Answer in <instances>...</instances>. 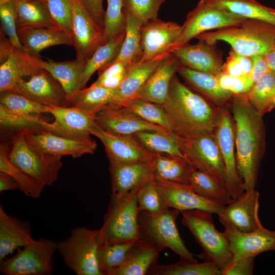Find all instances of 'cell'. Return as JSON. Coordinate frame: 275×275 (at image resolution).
I'll use <instances>...</instances> for the list:
<instances>
[{
    "label": "cell",
    "instance_id": "1",
    "mask_svg": "<svg viewBox=\"0 0 275 275\" xmlns=\"http://www.w3.org/2000/svg\"><path fill=\"white\" fill-rule=\"evenodd\" d=\"M234 122L236 165L245 190L255 188L265 149L262 116L246 94L233 95L230 102Z\"/></svg>",
    "mask_w": 275,
    "mask_h": 275
},
{
    "label": "cell",
    "instance_id": "2",
    "mask_svg": "<svg viewBox=\"0 0 275 275\" xmlns=\"http://www.w3.org/2000/svg\"><path fill=\"white\" fill-rule=\"evenodd\" d=\"M161 106L168 115L171 131L180 137L213 132L221 108L182 83L176 74Z\"/></svg>",
    "mask_w": 275,
    "mask_h": 275
},
{
    "label": "cell",
    "instance_id": "3",
    "mask_svg": "<svg viewBox=\"0 0 275 275\" xmlns=\"http://www.w3.org/2000/svg\"><path fill=\"white\" fill-rule=\"evenodd\" d=\"M196 38L211 44L225 42L232 50L241 55L265 54L275 42V25L258 19H245L234 25L202 33Z\"/></svg>",
    "mask_w": 275,
    "mask_h": 275
},
{
    "label": "cell",
    "instance_id": "4",
    "mask_svg": "<svg viewBox=\"0 0 275 275\" xmlns=\"http://www.w3.org/2000/svg\"><path fill=\"white\" fill-rule=\"evenodd\" d=\"M181 223L193 235L202 250L199 257L214 263L223 271L232 263L233 257L224 232L215 227L212 214L200 210L181 212Z\"/></svg>",
    "mask_w": 275,
    "mask_h": 275
},
{
    "label": "cell",
    "instance_id": "5",
    "mask_svg": "<svg viewBox=\"0 0 275 275\" xmlns=\"http://www.w3.org/2000/svg\"><path fill=\"white\" fill-rule=\"evenodd\" d=\"M101 245L98 229L77 227L68 237L57 242V252L75 274L102 275L98 262Z\"/></svg>",
    "mask_w": 275,
    "mask_h": 275
},
{
    "label": "cell",
    "instance_id": "6",
    "mask_svg": "<svg viewBox=\"0 0 275 275\" xmlns=\"http://www.w3.org/2000/svg\"><path fill=\"white\" fill-rule=\"evenodd\" d=\"M179 212L168 207L157 212H140L139 221L141 239L155 246L161 251L168 248L178 255L180 259L197 261L179 234L176 223Z\"/></svg>",
    "mask_w": 275,
    "mask_h": 275
},
{
    "label": "cell",
    "instance_id": "7",
    "mask_svg": "<svg viewBox=\"0 0 275 275\" xmlns=\"http://www.w3.org/2000/svg\"><path fill=\"white\" fill-rule=\"evenodd\" d=\"M8 158L43 187L52 185L57 180L63 165L61 158L48 155L36 148L24 131L13 135Z\"/></svg>",
    "mask_w": 275,
    "mask_h": 275
},
{
    "label": "cell",
    "instance_id": "8",
    "mask_svg": "<svg viewBox=\"0 0 275 275\" xmlns=\"http://www.w3.org/2000/svg\"><path fill=\"white\" fill-rule=\"evenodd\" d=\"M138 189L121 199L112 197L102 225L98 229L101 244L141 239Z\"/></svg>",
    "mask_w": 275,
    "mask_h": 275
},
{
    "label": "cell",
    "instance_id": "9",
    "mask_svg": "<svg viewBox=\"0 0 275 275\" xmlns=\"http://www.w3.org/2000/svg\"><path fill=\"white\" fill-rule=\"evenodd\" d=\"M15 255L0 262L5 275H49L53 270L57 242L44 238L34 239Z\"/></svg>",
    "mask_w": 275,
    "mask_h": 275
},
{
    "label": "cell",
    "instance_id": "10",
    "mask_svg": "<svg viewBox=\"0 0 275 275\" xmlns=\"http://www.w3.org/2000/svg\"><path fill=\"white\" fill-rule=\"evenodd\" d=\"M177 136L180 150L191 166L226 184L225 167L213 132Z\"/></svg>",
    "mask_w": 275,
    "mask_h": 275
},
{
    "label": "cell",
    "instance_id": "11",
    "mask_svg": "<svg viewBox=\"0 0 275 275\" xmlns=\"http://www.w3.org/2000/svg\"><path fill=\"white\" fill-rule=\"evenodd\" d=\"M246 18L234 15L206 0H200L187 15L182 34L174 48L184 45L207 31L238 24Z\"/></svg>",
    "mask_w": 275,
    "mask_h": 275
},
{
    "label": "cell",
    "instance_id": "12",
    "mask_svg": "<svg viewBox=\"0 0 275 275\" xmlns=\"http://www.w3.org/2000/svg\"><path fill=\"white\" fill-rule=\"evenodd\" d=\"M213 133L225 167L226 185L232 199H235L245 189L237 169L233 120L226 106L220 108Z\"/></svg>",
    "mask_w": 275,
    "mask_h": 275
},
{
    "label": "cell",
    "instance_id": "13",
    "mask_svg": "<svg viewBox=\"0 0 275 275\" xmlns=\"http://www.w3.org/2000/svg\"><path fill=\"white\" fill-rule=\"evenodd\" d=\"M71 39L76 59L87 62L105 42L103 27L94 19L81 0H72Z\"/></svg>",
    "mask_w": 275,
    "mask_h": 275
},
{
    "label": "cell",
    "instance_id": "14",
    "mask_svg": "<svg viewBox=\"0 0 275 275\" xmlns=\"http://www.w3.org/2000/svg\"><path fill=\"white\" fill-rule=\"evenodd\" d=\"M219 221L224 228L233 260L255 258L267 251H275V231L263 226L253 231H239L222 218Z\"/></svg>",
    "mask_w": 275,
    "mask_h": 275
},
{
    "label": "cell",
    "instance_id": "15",
    "mask_svg": "<svg viewBox=\"0 0 275 275\" xmlns=\"http://www.w3.org/2000/svg\"><path fill=\"white\" fill-rule=\"evenodd\" d=\"M182 25L158 18L143 23L141 28L142 56L145 61L171 53L182 32Z\"/></svg>",
    "mask_w": 275,
    "mask_h": 275
},
{
    "label": "cell",
    "instance_id": "16",
    "mask_svg": "<svg viewBox=\"0 0 275 275\" xmlns=\"http://www.w3.org/2000/svg\"><path fill=\"white\" fill-rule=\"evenodd\" d=\"M29 141L43 152L62 158L64 156L78 158L93 154L97 144L90 136L71 138L57 135L47 130L24 131Z\"/></svg>",
    "mask_w": 275,
    "mask_h": 275
},
{
    "label": "cell",
    "instance_id": "17",
    "mask_svg": "<svg viewBox=\"0 0 275 275\" xmlns=\"http://www.w3.org/2000/svg\"><path fill=\"white\" fill-rule=\"evenodd\" d=\"M91 135L98 139L104 147L109 161L119 164L149 162L152 152L147 150L133 135L114 134L96 123Z\"/></svg>",
    "mask_w": 275,
    "mask_h": 275
},
{
    "label": "cell",
    "instance_id": "18",
    "mask_svg": "<svg viewBox=\"0 0 275 275\" xmlns=\"http://www.w3.org/2000/svg\"><path fill=\"white\" fill-rule=\"evenodd\" d=\"M12 91L45 105L68 106L67 96L62 86L42 68L28 80H22Z\"/></svg>",
    "mask_w": 275,
    "mask_h": 275
},
{
    "label": "cell",
    "instance_id": "19",
    "mask_svg": "<svg viewBox=\"0 0 275 275\" xmlns=\"http://www.w3.org/2000/svg\"><path fill=\"white\" fill-rule=\"evenodd\" d=\"M157 183L166 206L180 212L200 210L219 215L226 206L201 197L188 184L169 182Z\"/></svg>",
    "mask_w": 275,
    "mask_h": 275
},
{
    "label": "cell",
    "instance_id": "20",
    "mask_svg": "<svg viewBox=\"0 0 275 275\" xmlns=\"http://www.w3.org/2000/svg\"><path fill=\"white\" fill-rule=\"evenodd\" d=\"M96 124L114 134L133 135L147 131H169L128 112L121 106L108 104L95 116Z\"/></svg>",
    "mask_w": 275,
    "mask_h": 275
},
{
    "label": "cell",
    "instance_id": "21",
    "mask_svg": "<svg viewBox=\"0 0 275 275\" xmlns=\"http://www.w3.org/2000/svg\"><path fill=\"white\" fill-rule=\"evenodd\" d=\"M215 44L204 41L195 44L186 43L172 49L171 53L180 63L191 69L217 76L223 72L222 55Z\"/></svg>",
    "mask_w": 275,
    "mask_h": 275
},
{
    "label": "cell",
    "instance_id": "22",
    "mask_svg": "<svg viewBox=\"0 0 275 275\" xmlns=\"http://www.w3.org/2000/svg\"><path fill=\"white\" fill-rule=\"evenodd\" d=\"M49 114L54 120L48 122L45 130L65 137H90V130L96 123L95 116L73 106H50Z\"/></svg>",
    "mask_w": 275,
    "mask_h": 275
},
{
    "label": "cell",
    "instance_id": "23",
    "mask_svg": "<svg viewBox=\"0 0 275 275\" xmlns=\"http://www.w3.org/2000/svg\"><path fill=\"white\" fill-rule=\"evenodd\" d=\"M259 199V193L255 188L245 190L241 196L226 205L218 217L239 231H253L262 226L258 215Z\"/></svg>",
    "mask_w": 275,
    "mask_h": 275
},
{
    "label": "cell",
    "instance_id": "24",
    "mask_svg": "<svg viewBox=\"0 0 275 275\" xmlns=\"http://www.w3.org/2000/svg\"><path fill=\"white\" fill-rule=\"evenodd\" d=\"M40 60L38 56L13 47L0 61V92L12 91L24 77L41 69Z\"/></svg>",
    "mask_w": 275,
    "mask_h": 275
},
{
    "label": "cell",
    "instance_id": "25",
    "mask_svg": "<svg viewBox=\"0 0 275 275\" xmlns=\"http://www.w3.org/2000/svg\"><path fill=\"white\" fill-rule=\"evenodd\" d=\"M112 197L121 199L154 178L149 162L119 164L109 161Z\"/></svg>",
    "mask_w": 275,
    "mask_h": 275
},
{
    "label": "cell",
    "instance_id": "26",
    "mask_svg": "<svg viewBox=\"0 0 275 275\" xmlns=\"http://www.w3.org/2000/svg\"><path fill=\"white\" fill-rule=\"evenodd\" d=\"M180 64L171 52L167 55L140 89L135 98L162 105L168 98L171 80L177 72Z\"/></svg>",
    "mask_w": 275,
    "mask_h": 275
},
{
    "label": "cell",
    "instance_id": "27",
    "mask_svg": "<svg viewBox=\"0 0 275 275\" xmlns=\"http://www.w3.org/2000/svg\"><path fill=\"white\" fill-rule=\"evenodd\" d=\"M34 239L28 222L7 214L0 206V262Z\"/></svg>",
    "mask_w": 275,
    "mask_h": 275
},
{
    "label": "cell",
    "instance_id": "28",
    "mask_svg": "<svg viewBox=\"0 0 275 275\" xmlns=\"http://www.w3.org/2000/svg\"><path fill=\"white\" fill-rule=\"evenodd\" d=\"M177 73L195 90L218 108L226 106L234 95L221 87L216 76L191 69L181 64Z\"/></svg>",
    "mask_w": 275,
    "mask_h": 275
},
{
    "label": "cell",
    "instance_id": "29",
    "mask_svg": "<svg viewBox=\"0 0 275 275\" xmlns=\"http://www.w3.org/2000/svg\"><path fill=\"white\" fill-rule=\"evenodd\" d=\"M168 54L145 61H138L130 65L122 84L109 104L120 106L126 101L135 98L148 78Z\"/></svg>",
    "mask_w": 275,
    "mask_h": 275
},
{
    "label": "cell",
    "instance_id": "30",
    "mask_svg": "<svg viewBox=\"0 0 275 275\" xmlns=\"http://www.w3.org/2000/svg\"><path fill=\"white\" fill-rule=\"evenodd\" d=\"M17 31L24 50L34 56L39 57L42 50L52 46L72 45L70 37L60 28H20Z\"/></svg>",
    "mask_w": 275,
    "mask_h": 275
},
{
    "label": "cell",
    "instance_id": "31",
    "mask_svg": "<svg viewBox=\"0 0 275 275\" xmlns=\"http://www.w3.org/2000/svg\"><path fill=\"white\" fill-rule=\"evenodd\" d=\"M160 252L155 246L140 239L130 249L122 264L108 275L147 274L157 263Z\"/></svg>",
    "mask_w": 275,
    "mask_h": 275
},
{
    "label": "cell",
    "instance_id": "32",
    "mask_svg": "<svg viewBox=\"0 0 275 275\" xmlns=\"http://www.w3.org/2000/svg\"><path fill=\"white\" fill-rule=\"evenodd\" d=\"M149 162L156 182L189 185V176L193 167L185 159L153 153Z\"/></svg>",
    "mask_w": 275,
    "mask_h": 275
},
{
    "label": "cell",
    "instance_id": "33",
    "mask_svg": "<svg viewBox=\"0 0 275 275\" xmlns=\"http://www.w3.org/2000/svg\"><path fill=\"white\" fill-rule=\"evenodd\" d=\"M86 62L79 59L56 62L41 59V67L48 71L64 89L67 98L81 89V76Z\"/></svg>",
    "mask_w": 275,
    "mask_h": 275
},
{
    "label": "cell",
    "instance_id": "34",
    "mask_svg": "<svg viewBox=\"0 0 275 275\" xmlns=\"http://www.w3.org/2000/svg\"><path fill=\"white\" fill-rule=\"evenodd\" d=\"M116 91L92 84L89 88L81 89L68 97V106L76 107L95 116L112 102Z\"/></svg>",
    "mask_w": 275,
    "mask_h": 275
},
{
    "label": "cell",
    "instance_id": "35",
    "mask_svg": "<svg viewBox=\"0 0 275 275\" xmlns=\"http://www.w3.org/2000/svg\"><path fill=\"white\" fill-rule=\"evenodd\" d=\"M13 1L15 6L17 29L58 27L42 0Z\"/></svg>",
    "mask_w": 275,
    "mask_h": 275
},
{
    "label": "cell",
    "instance_id": "36",
    "mask_svg": "<svg viewBox=\"0 0 275 275\" xmlns=\"http://www.w3.org/2000/svg\"><path fill=\"white\" fill-rule=\"evenodd\" d=\"M125 35L119 53L114 61H122L128 65L139 61L142 56L141 28L143 23L124 10Z\"/></svg>",
    "mask_w": 275,
    "mask_h": 275
},
{
    "label": "cell",
    "instance_id": "37",
    "mask_svg": "<svg viewBox=\"0 0 275 275\" xmlns=\"http://www.w3.org/2000/svg\"><path fill=\"white\" fill-rule=\"evenodd\" d=\"M189 184L196 193L210 201L227 205L232 200L225 184L194 168L189 174Z\"/></svg>",
    "mask_w": 275,
    "mask_h": 275
},
{
    "label": "cell",
    "instance_id": "38",
    "mask_svg": "<svg viewBox=\"0 0 275 275\" xmlns=\"http://www.w3.org/2000/svg\"><path fill=\"white\" fill-rule=\"evenodd\" d=\"M125 31L99 46L86 62L81 76V89L96 71L112 63L117 58L124 40Z\"/></svg>",
    "mask_w": 275,
    "mask_h": 275
},
{
    "label": "cell",
    "instance_id": "39",
    "mask_svg": "<svg viewBox=\"0 0 275 275\" xmlns=\"http://www.w3.org/2000/svg\"><path fill=\"white\" fill-rule=\"evenodd\" d=\"M133 136L151 152L185 159L179 147L178 136L172 131H143Z\"/></svg>",
    "mask_w": 275,
    "mask_h": 275
},
{
    "label": "cell",
    "instance_id": "40",
    "mask_svg": "<svg viewBox=\"0 0 275 275\" xmlns=\"http://www.w3.org/2000/svg\"><path fill=\"white\" fill-rule=\"evenodd\" d=\"M234 15L246 19H258L275 25L273 9L256 0H206Z\"/></svg>",
    "mask_w": 275,
    "mask_h": 275
},
{
    "label": "cell",
    "instance_id": "41",
    "mask_svg": "<svg viewBox=\"0 0 275 275\" xmlns=\"http://www.w3.org/2000/svg\"><path fill=\"white\" fill-rule=\"evenodd\" d=\"M148 274L152 275H222V270L209 261L203 262L180 259L170 264H155Z\"/></svg>",
    "mask_w": 275,
    "mask_h": 275
},
{
    "label": "cell",
    "instance_id": "42",
    "mask_svg": "<svg viewBox=\"0 0 275 275\" xmlns=\"http://www.w3.org/2000/svg\"><path fill=\"white\" fill-rule=\"evenodd\" d=\"M120 106L148 123L171 131L168 115L160 105L135 98L126 101Z\"/></svg>",
    "mask_w": 275,
    "mask_h": 275
},
{
    "label": "cell",
    "instance_id": "43",
    "mask_svg": "<svg viewBox=\"0 0 275 275\" xmlns=\"http://www.w3.org/2000/svg\"><path fill=\"white\" fill-rule=\"evenodd\" d=\"M48 121L39 115H29L15 112L0 105L1 129L15 131L45 130Z\"/></svg>",
    "mask_w": 275,
    "mask_h": 275
},
{
    "label": "cell",
    "instance_id": "44",
    "mask_svg": "<svg viewBox=\"0 0 275 275\" xmlns=\"http://www.w3.org/2000/svg\"><path fill=\"white\" fill-rule=\"evenodd\" d=\"M254 108L262 115L269 111L275 98V73L269 70L246 94Z\"/></svg>",
    "mask_w": 275,
    "mask_h": 275
},
{
    "label": "cell",
    "instance_id": "45",
    "mask_svg": "<svg viewBox=\"0 0 275 275\" xmlns=\"http://www.w3.org/2000/svg\"><path fill=\"white\" fill-rule=\"evenodd\" d=\"M0 172L10 176L26 196L35 199L40 196L44 187L10 162L7 148L3 145L0 147Z\"/></svg>",
    "mask_w": 275,
    "mask_h": 275
},
{
    "label": "cell",
    "instance_id": "46",
    "mask_svg": "<svg viewBox=\"0 0 275 275\" xmlns=\"http://www.w3.org/2000/svg\"><path fill=\"white\" fill-rule=\"evenodd\" d=\"M138 241L101 244L99 249L98 262L102 275H108L120 266L130 249Z\"/></svg>",
    "mask_w": 275,
    "mask_h": 275
},
{
    "label": "cell",
    "instance_id": "47",
    "mask_svg": "<svg viewBox=\"0 0 275 275\" xmlns=\"http://www.w3.org/2000/svg\"><path fill=\"white\" fill-rule=\"evenodd\" d=\"M0 105L12 111L29 115L49 113L50 106L35 102L13 91L1 92Z\"/></svg>",
    "mask_w": 275,
    "mask_h": 275
},
{
    "label": "cell",
    "instance_id": "48",
    "mask_svg": "<svg viewBox=\"0 0 275 275\" xmlns=\"http://www.w3.org/2000/svg\"><path fill=\"white\" fill-rule=\"evenodd\" d=\"M136 196L139 213L143 211L154 213L167 207L154 178L139 187Z\"/></svg>",
    "mask_w": 275,
    "mask_h": 275
},
{
    "label": "cell",
    "instance_id": "49",
    "mask_svg": "<svg viewBox=\"0 0 275 275\" xmlns=\"http://www.w3.org/2000/svg\"><path fill=\"white\" fill-rule=\"evenodd\" d=\"M125 23L124 0H107L103 20L105 42L123 32Z\"/></svg>",
    "mask_w": 275,
    "mask_h": 275
},
{
    "label": "cell",
    "instance_id": "50",
    "mask_svg": "<svg viewBox=\"0 0 275 275\" xmlns=\"http://www.w3.org/2000/svg\"><path fill=\"white\" fill-rule=\"evenodd\" d=\"M57 26L71 38L73 18L72 0H42Z\"/></svg>",
    "mask_w": 275,
    "mask_h": 275
},
{
    "label": "cell",
    "instance_id": "51",
    "mask_svg": "<svg viewBox=\"0 0 275 275\" xmlns=\"http://www.w3.org/2000/svg\"><path fill=\"white\" fill-rule=\"evenodd\" d=\"M0 19L1 31L9 38L14 47L24 49L18 37L16 9L13 0H0Z\"/></svg>",
    "mask_w": 275,
    "mask_h": 275
},
{
    "label": "cell",
    "instance_id": "52",
    "mask_svg": "<svg viewBox=\"0 0 275 275\" xmlns=\"http://www.w3.org/2000/svg\"><path fill=\"white\" fill-rule=\"evenodd\" d=\"M166 0H124V10L143 23L157 18L160 7Z\"/></svg>",
    "mask_w": 275,
    "mask_h": 275
},
{
    "label": "cell",
    "instance_id": "53",
    "mask_svg": "<svg viewBox=\"0 0 275 275\" xmlns=\"http://www.w3.org/2000/svg\"><path fill=\"white\" fill-rule=\"evenodd\" d=\"M216 77L221 87L234 95L246 94L254 85L249 75L233 76L223 72Z\"/></svg>",
    "mask_w": 275,
    "mask_h": 275
},
{
    "label": "cell",
    "instance_id": "54",
    "mask_svg": "<svg viewBox=\"0 0 275 275\" xmlns=\"http://www.w3.org/2000/svg\"><path fill=\"white\" fill-rule=\"evenodd\" d=\"M255 258H250L232 261L222 271V275H252L253 274Z\"/></svg>",
    "mask_w": 275,
    "mask_h": 275
},
{
    "label": "cell",
    "instance_id": "55",
    "mask_svg": "<svg viewBox=\"0 0 275 275\" xmlns=\"http://www.w3.org/2000/svg\"><path fill=\"white\" fill-rule=\"evenodd\" d=\"M251 58L253 60V67L249 76L253 84H255L270 70L266 62L265 54H256Z\"/></svg>",
    "mask_w": 275,
    "mask_h": 275
},
{
    "label": "cell",
    "instance_id": "56",
    "mask_svg": "<svg viewBox=\"0 0 275 275\" xmlns=\"http://www.w3.org/2000/svg\"><path fill=\"white\" fill-rule=\"evenodd\" d=\"M129 65L122 61H114L98 71V77L97 79L100 80L125 73L127 71Z\"/></svg>",
    "mask_w": 275,
    "mask_h": 275
},
{
    "label": "cell",
    "instance_id": "57",
    "mask_svg": "<svg viewBox=\"0 0 275 275\" xmlns=\"http://www.w3.org/2000/svg\"><path fill=\"white\" fill-rule=\"evenodd\" d=\"M81 1L97 22L103 27L105 11L102 6L103 0Z\"/></svg>",
    "mask_w": 275,
    "mask_h": 275
},
{
    "label": "cell",
    "instance_id": "58",
    "mask_svg": "<svg viewBox=\"0 0 275 275\" xmlns=\"http://www.w3.org/2000/svg\"><path fill=\"white\" fill-rule=\"evenodd\" d=\"M223 72L233 76H241L244 74L240 65L235 58L234 52L231 50L229 52L226 62L223 65Z\"/></svg>",
    "mask_w": 275,
    "mask_h": 275
},
{
    "label": "cell",
    "instance_id": "59",
    "mask_svg": "<svg viewBox=\"0 0 275 275\" xmlns=\"http://www.w3.org/2000/svg\"><path fill=\"white\" fill-rule=\"evenodd\" d=\"M126 72L118 75L110 76L102 79H97L92 85L100 86L110 90H118L122 84Z\"/></svg>",
    "mask_w": 275,
    "mask_h": 275
},
{
    "label": "cell",
    "instance_id": "60",
    "mask_svg": "<svg viewBox=\"0 0 275 275\" xmlns=\"http://www.w3.org/2000/svg\"><path fill=\"white\" fill-rule=\"evenodd\" d=\"M18 189L17 183L9 175L0 172V191Z\"/></svg>",
    "mask_w": 275,
    "mask_h": 275
},
{
    "label": "cell",
    "instance_id": "61",
    "mask_svg": "<svg viewBox=\"0 0 275 275\" xmlns=\"http://www.w3.org/2000/svg\"><path fill=\"white\" fill-rule=\"evenodd\" d=\"M234 52L244 74L249 75L253 67V60L251 57L241 55L234 51Z\"/></svg>",
    "mask_w": 275,
    "mask_h": 275
},
{
    "label": "cell",
    "instance_id": "62",
    "mask_svg": "<svg viewBox=\"0 0 275 275\" xmlns=\"http://www.w3.org/2000/svg\"><path fill=\"white\" fill-rule=\"evenodd\" d=\"M265 58L269 70L275 73V42L265 54Z\"/></svg>",
    "mask_w": 275,
    "mask_h": 275
},
{
    "label": "cell",
    "instance_id": "63",
    "mask_svg": "<svg viewBox=\"0 0 275 275\" xmlns=\"http://www.w3.org/2000/svg\"><path fill=\"white\" fill-rule=\"evenodd\" d=\"M275 108V98L273 101L272 102L271 104H270L269 111H270L272 109Z\"/></svg>",
    "mask_w": 275,
    "mask_h": 275
},
{
    "label": "cell",
    "instance_id": "64",
    "mask_svg": "<svg viewBox=\"0 0 275 275\" xmlns=\"http://www.w3.org/2000/svg\"><path fill=\"white\" fill-rule=\"evenodd\" d=\"M273 14L275 16V9H273Z\"/></svg>",
    "mask_w": 275,
    "mask_h": 275
}]
</instances>
